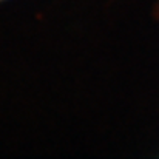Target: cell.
<instances>
[{
	"label": "cell",
	"mask_w": 159,
	"mask_h": 159,
	"mask_svg": "<svg viewBox=\"0 0 159 159\" xmlns=\"http://www.w3.org/2000/svg\"><path fill=\"white\" fill-rule=\"evenodd\" d=\"M3 2H5V0H0V3H3Z\"/></svg>",
	"instance_id": "6da1fadb"
}]
</instances>
